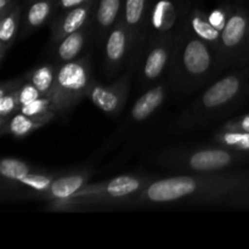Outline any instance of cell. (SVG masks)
Listing matches in <instances>:
<instances>
[{
	"label": "cell",
	"mask_w": 249,
	"mask_h": 249,
	"mask_svg": "<svg viewBox=\"0 0 249 249\" xmlns=\"http://www.w3.org/2000/svg\"><path fill=\"white\" fill-rule=\"evenodd\" d=\"M43 95L40 94L38 89H36V85L32 84L31 82L26 79V78H22V83L18 88V101H19V107L23 106V105L31 104V102L36 101L39 97H41Z\"/></svg>",
	"instance_id": "obj_27"
},
{
	"label": "cell",
	"mask_w": 249,
	"mask_h": 249,
	"mask_svg": "<svg viewBox=\"0 0 249 249\" xmlns=\"http://www.w3.org/2000/svg\"><path fill=\"white\" fill-rule=\"evenodd\" d=\"M229 11H230V7H229V9H223V7L214 9L213 11L208 15L209 22H211L215 28L223 31V28L226 24V21H228Z\"/></svg>",
	"instance_id": "obj_28"
},
{
	"label": "cell",
	"mask_w": 249,
	"mask_h": 249,
	"mask_svg": "<svg viewBox=\"0 0 249 249\" xmlns=\"http://www.w3.org/2000/svg\"><path fill=\"white\" fill-rule=\"evenodd\" d=\"M185 23L187 24L192 33L196 34L198 38L206 41L211 48L215 50L218 53L219 45H220V36L221 31L215 28L213 24L209 22L208 15L204 14L203 11L198 9H192L186 16L184 17Z\"/></svg>",
	"instance_id": "obj_18"
},
{
	"label": "cell",
	"mask_w": 249,
	"mask_h": 249,
	"mask_svg": "<svg viewBox=\"0 0 249 249\" xmlns=\"http://www.w3.org/2000/svg\"><path fill=\"white\" fill-rule=\"evenodd\" d=\"M177 33L151 36L148 39L147 53L141 66L142 83H153L169 67Z\"/></svg>",
	"instance_id": "obj_10"
},
{
	"label": "cell",
	"mask_w": 249,
	"mask_h": 249,
	"mask_svg": "<svg viewBox=\"0 0 249 249\" xmlns=\"http://www.w3.org/2000/svg\"><path fill=\"white\" fill-rule=\"evenodd\" d=\"M56 0H34L29 2L26 14L23 15L21 24L22 38H26L29 34L41 28L51 16H55Z\"/></svg>",
	"instance_id": "obj_17"
},
{
	"label": "cell",
	"mask_w": 249,
	"mask_h": 249,
	"mask_svg": "<svg viewBox=\"0 0 249 249\" xmlns=\"http://www.w3.org/2000/svg\"><path fill=\"white\" fill-rule=\"evenodd\" d=\"M180 18L178 6L172 0H158L151 9L150 22H148V32L152 29L153 34L151 36H163V34L177 33L182 23V17Z\"/></svg>",
	"instance_id": "obj_14"
},
{
	"label": "cell",
	"mask_w": 249,
	"mask_h": 249,
	"mask_svg": "<svg viewBox=\"0 0 249 249\" xmlns=\"http://www.w3.org/2000/svg\"><path fill=\"white\" fill-rule=\"evenodd\" d=\"M89 39H92L91 22L79 31L65 36L53 45L55 46L56 62L58 65H63V63L78 58Z\"/></svg>",
	"instance_id": "obj_16"
},
{
	"label": "cell",
	"mask_w": 249,
	"mask_h": 249,
	"mask_svg": "<svg viewBox=\"0 0 249 249\" xmlns=\"http://www.w3.org/2000/svg\"><path fill=\"white\" fill-rule=\"evenodd\" d=\"M19 0H0V18L19 4Z\"/></svg>",
	"instance_id": "obj_31"
},
{
	"label": "cell",
	"mask_w": 249,
	"mask_h": 249,
	"mask_svg": "<svg viewBox=\"0 0 249 249\" xmlns=\"http://www.w3.org/2000/svg\"><path fill=\"white\" fill-rule=\"evenodd\" d=\"M94 80L89 56L58 65L55 84L49 95L56 117L68 114L84 97H88Z\"/></svg>",
	"instance_id": "obj_6"
},
{
	"label": "cell",
	"mask_w": 249,
	"mask_h": 249,
	"mask_svg": "<svg viewBox=\"0 0 249 249\" xmlns=\"http://www.w3.org/2000/svg\"><path fill=\"white\" fill-rule=\"evenodd\" d=\"M18 111L31 117L48 116V114L56 117V114L53 112V101H51L50 96L39 97L36 101L19 107Z\"/></svg>",
	"instance_id": "obj_26"
},
{
	"label": "cell",
	"mask_w": 249,
	"mask_h": 249,
	"mask_svg": "<svg viewBox=\"0 0 249 249\" xmlns=\"http://www.w3.org/2000/svg\"><path fill=\"white\" fill-rule=\"evenodd\" d=\"M27 1H28V2H32V1H34V0H27Z\"/></svg>",
	"instance_id": "obj_34"
},
{
	"label": "cell",
	"mask_w": 249,
	"mask_h": 249,
	"mask_svg": "<svg viewBox=\"0 0 249 249\" xmlns=\"http://www.w3.org/2000/svg\"><path fill=\"white\" fill-rule=\"evenodd\" d=\"M223 129H225V130L249 131V114H245V116L231 119L228 123L224 124Z\"/></svg>",
	"instance_id": "obj_29"
},
{
	"label": "cell",
	"mask_w": 249,
	"mask_h": 249,
	"mask_svg": "<svg viewBox=\"0 0 249 249\" xmlns=\"http://www.w3.org/2000/svg\"><path fill=\"white\" fill-rule=\"evenodd\" d=\"M90 1H92V0H56L55 15L66 11V10L73 9V7L80 6V5L88 4Z\"/></svg>",
	"instance_id": "obj_30"
},
{
	"label": "cell",
	"mask_w": 249,
	"mask_h": 249,
	"mask_svg": "<svg viewBox=\"0 0 249 249\" xmlns=\"http://www.w3.org/2000/svg\"><path fill=\"white\" fill-rule=\"evenodd\" d=\"M34 168L28 163L12 157H4L0 160V177L2 185H9L10 187L19 181L22 178L32 173Z\"/></svg>",
	"instance_id": "obj_24"
},
{
	"label": "cell",
	"mask_w": 249,
	"mask_h": 249,
	"mask_svg": "<svg viewBox=\"0 0 249 249\" xmlns=\"http://www.w3.org/2000/svg\"><path fill=\"white\" fill-rule=\"evenodd\" d=\"M104 71L105 74L112 77L119 72L131 58V36L128 27L119 19L107 34L104 44Z\"/></svg>",
	"instance_id": "obj_9"
},
{
	"label": "cell",
	"mask_w": 249,
	"mask_h": 249,
	"mask_svg": "<svg viewBox=\"0 0 249 249\" xmlns=\"http://www.w3.org/2000/svg\"><path fill=\"white\" fill-rule=\"evenodd\" d=\"M150 181L151 178L142 175H119L106 181L85 185L67 199L49 202V208L56 212H68L100 207L133 206L135 197Z\"/></svg>",
	"instance_id": "obj_3"
},
{
	"label": "cell",
	"mask_w": 249,
	"mask_h": 249,
	"mask_svg": "<svg viewBox=\"0 0 249 249\" xmlns=\"http://www.w3.org/2000/svg\"><path fill=\"white\" fill-rule=\"evenodd\" d=\"M23 18V9L17 5L14 10L0 18V62H2L11 46L21 33V22Z\"/></svg>",
	"instance_id": "obj_21"
},
{
	"label": "cell",
	"mask_w": 249,
	"mask_h": 249,
	"mask_svg": "<svg viewBox=\"0 0 249 249\" xmlns=\"http://www.w3.org/2000/svg\"><path fill=\"white\" fill-rule=\"evenodd\" d=\"M167 97V89L164 84L153 85L142 96L139 97L131 107L130 117L134 122H143L150 118L163 105Z\"/></svg>",
	"instance_id": "obj_19"
},
{
	"label": "cell",
	"mask_w": 249,
	"mask_h": 249,
	"mask_svg": "<svg viewBox=\"0 0 249 249\" xmlns=\"http://www.w3.org/2000/svg\"><path fill=\"white\" fill-rule=\"evenodd\" d=\"M247 84L246 70L215 80L180 117L177 126L179 129H192L223 116L243 99Z\"/></svg>",
	"instance_id": "obj_4"
},
{
	"label": "cell",
	"mask_w": 249,
	"mask_h": 249,
	"mask_svg": "<svg viewBox=\"0 0 249 249\" xmlns=\"http://www.w3.org/2000/svg\"><path fill=\"white\" fill-rule=\"evenodd\" d=\"M218 58L221 70L240 67L249 60V14L242 7H230L221 31Z\"/></svg>",
	"instance_id": "obj_7"
},
{
	"label": "cell",
	"mask_w": 249,
	"mask_h": 249,
	"mask_svg": "<svg viewBox=\"0 0 249 249\" xmlns=\"http://www.w3.org/2000/svg\"><path fill=\"white\" fill-rule=\"evenodd\" d=\"M58 65H53V63H45V65L38 66L29 71L24 78L32 84L36 85V89L40 91L43 96H49L53 91V84H55L56 73H57Z\"/></svg>",
	"instance_id": "obj_23"
},
{
	"label": "cell",
	"mask_w": 249,
	"mask_h": 249,
	"mask_svg": "<svg viewBox=\"0 0 249 249\" xmlns=\"http://www.w3.org/2000/svg\"><path fill=\"white\" fill-rule=\"evenodd\" d=\"M233 204H240V206H249V197H245V198L237 199L233 202Z\"/></svg>",
	"instance_id": "obj_33"
},
{
	"label": "cell",
	"mask_w": 249,
	"mask_h": 249,
	"mask_svg": "<svg viewBox=\"0 0 249 249\" xmlns=\"http://www.w3.org/2000/svg\"><path fill=\"white\" fill-rule=\"evenodd\" d=\"M247 173H206L151 180L135 197L133 206L169 203L230 202L248 181Z\"/></svg>",
	"instance_id": "obj_1"
},
{
	"label": "cell",
	"mask_w": 249,
	"mask_h": 249,
	"mask_svg": "<svg viewBox=\"0 0 249 249\" xmlns=\"http://www.w3.org/2000/svg\"><path fill=\"white\" fill-rule=\"evenodd\" d=\"M22 78L4 82L0 89V126L4 125L19 109L18 88Z\"/></svg>",
	"instance_id": "obj_22"
},
{
	"label": "cell",
	"mask_w": 249,
	"mask_h": 249,
	"mask_svg": "<svg viewBox=\"0 0 249 249\" xmlns=\"http://www.w3.org/2000/svg\"><path fill=\"white\" fill-rule=\"evenodd\" d=\"M130 75L129 73L118 78L117 82L111 85H105L101 83H92L88 97L90 101L105 114L116 117L123 111L128 99Z\"/></svg>",
	"instance_id": "obj_11"
},
{
	"label": "cell",
	"mask_w": 249,
	"mask_h": 249,
	"mask_svg": "<svg viewBox=\"0 0 249 249\" xmlns=\"http://www.w3.org/2000/svg\"><path fill=\"white\" fill-rule=\"evenodd\" d=\"M96 1L97 0H92L88 4L56 14L51 22V36H53L51 43L55 45L61 39L79 31L90 23Z\"/></svg>",
	"instance_id": "obj_12"
},
{
	"label": "cell",
	"mask_w": 249,
	"mask_h": 249,
	"mask_svg": "<svg viewBox=\"0 0 249 249\" xmlns=\"http://www.w3.org/2000/svg\"><path fill=\"white\" fill-rule=\"evenodd\" d=\"M150 0H124L122 17L131 36V63L140 57L148 36Z\"/></svg>",
	"instance_id": "obj_8"
},
{
	"label": "cell",
	"mask_w": 249,
	"mask_h": 249,
	"mask_svg": "<svg viewBox=\"0 0 249 249\" xmlns=\"http://www.w3.org/2000/svg\"><path fill=\"white\" fill-rule=\"evenodd\" d=\"M90 177H91V172H87V170L57 175L51 182L48 191L40 197V199L53 202L70 198L79 190H82L85 185H88Z\"/></svg>",
	"instance_id": "obj_15"
},
{
	"label": "cell",
	"mask_w": 249,
	"mask_h": 249,
	"mask_svg": "<svg viewBox=\"0 0 249 249\" xmlns=\"http://www.w3.org/2000/svg\"><path fill=\"white\" fill-rule=\"evenodd\" d=\"M216 145L240 153L249 152V131L221 129L215 135Z\"/></svg>",
	"instance_id": "obj_25"
},
{
	"label": "cell",
	"mask_w": 249,
	"mask_h": 249,
	"mask_svg": "<svg viewBox=\"0 0 249 249\" xmlns=\"http://www.w3.org/2000/svg\"><path fill=\"white\" fill-rule=\"evenodd\" d=\"M168 68L173 89L182 95L199 89L223 71L215 50L192 33L185 19L175 36Z\"/></svg>",
	"instance_id": "obj_2"
},
{
	"label": "cell",
	"mask_w": 249,
	"mask_h": 249,
	"mask_svg": "<svg viewBox=\"0 0 249 249\" xmlns=\"http://www.w3.org/2000/svg\"><path fill=\"white\" fill-rule=\"evenodd\" d=\"M243 153L226 147H204L192 150H167L155 156L156 164L175 172L206 174L219 173L242 160Z\"/></svg>",
	"instance_id": "obj_5"
},
{
	"label": "cell",
	"mask_w": 249,
	"mask_h": 249,
	"mask_svg": "<svg viewBox=\"0 0 249 249\" xmlns=\"http://www.w3.org/2000/svg\"><path fill=\"white\" fill-rule=\"evenodd\" d=\"M123 0H97L91 17L92 40L101 45L112 27L121 19Z\"/></svg>",
	"instance_id": "obj_13"
},
{
	"label": "cell",
	"mask_w": 249,
	"mask_h": 249,
	"mask_svg": "<svg viewBox=\"0 0 249 249\" xmlns=\"http://www.w3.org/2000/svg\"><path fill=\"white\" fill-rule=\"evenodd\" d=\"M55 116H40V117H31L22 112H16L6 123L2 126H0V131L2 135L9 134V135L15 136V138H23L28 134L33 133L36 129L41 128L45 124L50 123L53 119H55Z\"/></svg>",
	"instance_id": "obj_20"
},
{
	"label": "cell",
	"mask_w": 249,
	"mask_h": 249,
	"mask_svg": "<svg viewBox=\"0 0 249 249\" xmlns=\"http://www.w3.org/2000/svg\"><path fill=\"white\" fill-rule=\"evenodd\" d=\"M245 197H249V179H248V181L246 182L245 186L242 187V190H241V191H240V194L236 195V196L233 197V198L231 199L230 202H231V203H233V202L237 201V199L245 198Z\"/></svg>",
	"instance_id": "obj_32"
}]
</instances>
